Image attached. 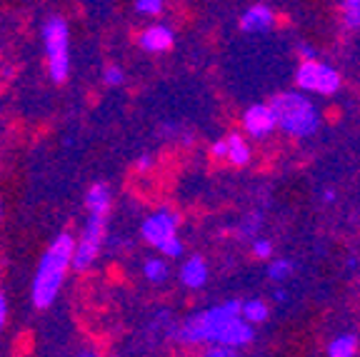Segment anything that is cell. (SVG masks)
<instances>
[{
    "mask_svg": "<svg viewBox=\"0 0 360 357\" xmlns=\"http://www.w3.org/2000/svg\"><path fill=\"white\" fill-rule=\"evenodd\" d=\"M75 357H96L93 352H80V355H75Z\"/></svg>",
    "mask_w": 360,
    "mask_h": 357,
    "instance_id": "cell-32",
    "label": "cell"
},
{
    "mask_svg": "<svg viewBox=\"0 0 360 357\" xmlns=\"http://www.w3.org/2000/svg\"><path fill=\"white\" fill-rule=\"evenodd\" d=\"M253 337H255L253 325H248L243 318H233L231 323L223 327V332H220V337H218V342H215V345L238 350V347L250 345V342H253Z\"/></svg>",
    "mask_w": 360,
    "mask_h": 357,
    "instance_id": "cell-10",
    "label": "cell"
},
{
    "mask_svg": "<svg viewBox=\"0 0 360 357\" xmlns=\"http://www.w3.org/2000/svg\"><path fill=\"white\" fill-rule=\"evenodd\" d=\"M202 357H238V350H231V347L223 345H210Z\"/></svg>",
    "mask_w": 360,
    "mask_h": 357,
    "instance_id": "cell-25",
    "label": "cell"
},
{
    "mask_svg": "<svg viewBox=\"0 0 360 357\" xmlns=\"http://www.w3.org/2000/svg\"><path fill=\"white\" fill-rule=\"evenodd\" d=\"M225 145H228V157L225 160L236 165V168H243L250 162V145H248V140L243 138L240 133H231L225 138Z\"/></svg>",
    "mask_w": 360,
    "mask_h": 357,
    "instance_id": "cell-13",
    "label": "cell"
},
{
    "mask_svg": "<svg viewBox=\"0 0 360 357\" xmlns=\"http://www.w3.org/2000/svg\"><path fill=\"white\" fill-rule=\"evenodd\" d=\"M163 8V0H138L135 3V11L143 13V15H160Z\"/></svg>",
    "mask_w": 360,
    "mask_h": 357,
    "instance_id": "cell-20",
    "label": "cell"
},
{
    "mask_svg": "<svg viewBox=\"0 0 360 357\" xmlns=\"http://www.w3.org/2000/svg\"><path fill=\"white\" fill-rule=\"evenodd\" d=\"M73 250L75 240L68 233H60L56 240L51 242V247L43 252L33 278V305L45 310L56 302L58 292L63 287L65 273L73 263Z\"/></svg>",
    "mask_w": 360,
    "mask_h": 357,
    "instance_id": "cell-1",
    "label": "cell"
},
{
    "mask_svg": "<svg viewBox=\"0 0 360 357\" xmlns=\"http://www.w3.org/2000/svg\"><path fill=\"white\" fill-rule=\"evenodd\" d=\"M253 255L258 257V260H270V257H273V242L265 240V238L255 240L253 242Z\"/></svg>",
    "mask_w": 360,
    "mask_h": 357,
    "instance_id": "cell-24",
    "label": "cell"
},
{
    "mask_svg": "<svg viewBox=\"0 0 360 357\" xmlns=\"http://www.w3.org/2000/svg\"><path fill=\"white\" fill-rule=\"evenodd\" d=\"M292 275V263L285 257H273L268 263V278L276 280V283H285Z\"/></svg>",
    "mask_w": 360,
    "mask_h": 357,
    "instance_id": "cell-18",
    "label": "cell"
},
{
    "mask_svg": "<svg viewBox=\"0 0 360 357\" xmlns=\"http://www.w3.org/2000/svg\"><path fill=\"white\" fill-rule=\"evenodd\" d=\"M240 318L245 320L248 325H258L265 323L270 318V307L265 300L260 297H250V300H243L240 302Z\"/></svg>",
    "mask_w": 360,
    "mask_h": 357,
    "instance_id": "cell-15",
    "label": "cell"
},
{
    "mask_svg": "<svg viewBox=\"0 0 360 357\" xmlns=\"http://www.w3.org/2000/svg\"><path fill=\"white\" fill-rule=\"evenodd\" d=\"M273 25H276V13L268 3H255L245 8V13L240 15L243 33H265V30H273Z\"/></svg>",
    "mask_w": 360,
    "mask_h": 357,
    "instance_id": "cell-9",
    "label": "cell"
},
{
    "mask_svg": "<svg viewBox=\"0 0 360 357\" xmlns=\"http://www.w3.org/2000/svg\"><path fill=\"white\" fill-rule=\"evenodd\" d=\"M85 205H88L90 215L105 218L108 207H110V188H108L105 183H96L88 190V195H85Z\"/></svg>",
    "mask_w": 360,
    "mask_h": 357,
    "instance_id": "cell-14",
    "label": "cell"
},
{
    "mask_svg": "<svg viewBox=\"0 0 360 357\" xmlns=\"http://www.w3.org/2000/svg\"><path fill=\"white\" fill-rule=\"evenodd\" d=\"M258 230H260V212H250V215H245V220H243V225H240L243 238L258 235Z\"/></svg>",
    "mask_w": 360,
    "mask_h": 357,
    "instance_id": "cell-22",
    "label": "cell"
},
{
    "mask_svg": "<svg viewBox=\"0 0 360 357\" xmlns=\"http://www.w3.org/2000/svg\"><path fill=\"white\" fill-rule=\"evenodd\" d=\"M358 355V335L343 332L328 342V357H355Z\"/></svg>",
    "mask_w": 360,
    "mask_h": 357,
    "instance_id": "cell-16",
    "label": "cell"
},
{
    "mask_svg": "<svg viewBox=\"0 0 360 357\" xmlns=\"http://www.w3.org/2000/svg\"><path fill=\"white\" fill-rule=\"evenodd\" d=\"M43 43L48 53V70L56 83H63L70 73V38H68V22L53 15L43 25Z\"/></svg>",
    "mask_w": 360,
    "mask_h": 357,
    "instance_id": "cell-4",
    "label": "cell"
},
{
    "mask_svg": "<svg viewBox=\"0 0 360 357\" xmlns=\"http://www.w3.org/2000/svg\"><path fill=\"white\" fill-rule=\"evenodd\" d=\"M340 15L350 30H360V0H345L340 3Z\"/></svg>",
    "mask_w": 360,
    "mask_h": 357,
    "instance_id": "cell-19",
    "label": "cell"
},
{
    "mask_svg": "<svg viewBox=\"0 0 360 357\" xmlns=\"http://www.w3.org/2000/svg\"><path fill=\"white\" fill-rule=\"evenodd\" d=\"M273 295H276V300H278V302H283V300L288 297V295H285V290H281V287H278V290L273 292Z\"/></svg>",
    "mask_w": 360,
    "mask_h": 357,
    "instance_id": "cell-31",
    "label": "cell"
},
{
    "mask_svg": "<svg viewBox=\"0 0 360 357\" xmlns=\"http://www.w3.org/2000/svg\"><path fill=\"white\" fill-rule=\"evenodd\" d=\"M233 318H240V300H228L218 307H210V310H202V313L193 315L191 320H186V323L175 330V337L180 342H188V345H200V342L215 345L223 327Z\"/></svg>",
    "mask_w": 360,
    "mask_h": 357,
    "instance_id": "cell-3",
    "label": "cell"
},
{
    "mask_svg": "<svg viewBox=\"0 0 360 357\" xmlns=\"http://www.w3.org/2000/svg\"><path fill=\"white\" fill-rule=\"evenodd\" d=\"M298 56H300V60H303V63H310V60H315L318 51H315L310 43H298Z\"/></svg>",
    "mask_w": 360,
    "mask_h": 357,
    "instance_id": "cell-26",
    "label": "cell"
},
{
    "mask_svg": "<svg viewBox=\"0 0 360 357\" xmlns=\"http://www.w3.org/2000/svg\"><path fill=\"white\" fill-rule=\"evenodd\" d=\"M6 320H8V302H6V295L0 292V330L6 327Z\"/></svg>",
    "mask_w": 360,
    "mask_h": 357,
    "instance_id": "cell-28",
    "label": "cell"
},
{
    "mask_svg": "<svg viewBox=\"0 0 360 357\" xmlns=\"http://www.w3.org/2000/svg\"><path fill=\"white\" fill-rule=\"evenodd\" d=\"M148 168H150V157L143 155L141 160H138V170H148Z\"/></svg>",
    "mask_w": 360,
    "mask_h": 357,
    "instance_id": "cell-29",
    "label": "cell"
},
{
    "mask_svg": "<svg viewBox=\"0 0 360 357\" xmlns=\"http://www.w3.org/2000/svg\"><path fill=\"white\" fill-rule=\"evenodd\" d=\"M141 235L143 240L150 242L153 247H160L168 238L178 235V215L173 210H168V207H160L148 220H143Z\"/></svg>",
    "mask_w": 360,
    "mask_h": 357,
    "instance_id": "cell-7",
    "label": "cell"
},
{
    "mask_svg": "<svg viewBox=\"0 0 360 357\" xmlns=\"http://www.w3.org/2000/svg\"><path fill=\"white\" fill-rule=\"evenodd\" d=\"M0 215H3V205H0Z\"/></svg>",
    "mask_w": 360,
    "mask_h": 357,
    "instance_id": "cell-33",
    "label": "cell"
},
{
    "mask_svg": "<svg viewBox=\"0 0 360 357\" xmlns=\"http://www.w3.org/2000/svg\"><path fill=\"white\" fill-rule=\"evenodd\" d=\"M103 235H105V218L101 215H90L88 223L83 228V235H80V242H75V250H73V263L70 268L83 273L93 265V260L98 257L103 245Z\"/></svg>",
    "mask_w": 360,
    "mask_h": 357,
    "instance_id": "cell-6",
    "label": "cell"
},
{
    "mask_svg": "<svg viewBox=\"0 0 360 357\" xmlns=\"http://www.w3.org/2000/svg\"><path fill=\"white\" fill-rule=\"evenodd\" d=\"M268 108L276 115L278 130H283L290 138H308L321 128V110L308 95L298 90H285L270 98Z\"/></svg>",
    "mask_w": 360,
    "mask_h": 357,
    "instance_id": "cell-2",
    "label": "cell"
},
{
    "mask_svg": "<svg viewBox=\"0 0 360 357\" xmlns=\"http://www.w3.org/2000/svg\"><path fill=\"white\" fill-rule=\"evenodd\" d=\"M295 85H298V93H321V95H335L343 85V78L335 67L328 65V63H300L298 70H295Z\"/></svg>",
    "mask_w": 360,
    "mask_h": 357,
    "instance_id": "cell-5",
    "label": "cell"
},
{
    "mask_svg": "<svg viewBox=\"0 0 360 357\" xmlns=\"http://www.w3.org/2000/svg\"><path fill=\"white\" fill-rule=\"evenodd\" d=\"M180 283L191 287V290H200L202 285L208 283V263L200 255L188 257L183 268H180Z\"/></svg>",
    "mask_w": 360,
    "mask_h": 357,
    "instance_id": "cell-12",
    "label": "cell"
},
{
    "mask_svg": "<svg viewBox=\"0 0 360 357\" xmlns=\"http://www.w3.org/2000/svg\"><path fill=\"white\" fill-rule=\"evenodd\" d=\"M175 33L168 28V25H150L141 33L138 38V45H141L146 53H165L173 48Z\"/></svg>",
    "mask_w": 360,
    "mask_h": 357,
    "instance_id": "cell-11",
    "label": "cell"
},
{
    "mask_svg": "<svg viewBox=\"0 0 360 357\" xmlns=\"http://www.w3.org/2000/svg\"><path fill=\"white\" fill-rule=\"evenodd\" d=\"M158 250L163 252V255H168V257H180V255H183V242H180L178 235H173V238H168V240L158 247Z\"/></svg>",
    "mask_w": 360,
    "mask_h": 357,
    "instance_id": "cell-23",
    "label": "cell"
},
{
    "mask_svg": "<svg viewBox=\"0 0 360 357\" xmlns=\"http://www.w3.org/2000/svg\"><path fill=\"white\" fill-rule=\"evenodd\" d=\"M210 155H213L215 160H225V157H228V145H225V138L215 140L213 148H210Z\"/></svg>",
    "mask_w": 360,
    "mask_h": 357,
    "instance_id": "cell-27",
    "label": "cell"
},
{
    "mask_svg": "<svg viewBox=\"0 0 360 357\" xmlns=\"http://www.w3.org/2000/svg\"><path fill=\"white\" fill-rule=\"evenodd\" d=\"M103 83L110 85V88H118V85H123V83H125V73L120 70L118 65L105 67V70H103Z\"/></svg>",
    "mask_w": 360,
    "mask_h": 357,
    "instance_id": "cell-21",
    "label": "cell"
},
{
    "mask_svg": "<svg viewBox=\"0 0 360 357\" xmlns=\"http://www.w3.org/2000/svg\"><path fill=\"white\" fill-rule=\"evenodd\" d=\"M323 200H326V202H335V190L328 188L326 193H323Z\"/></svg>",
    "mask_w": 360,
    "mask_h": 357,
    "instance_id": "cell-30",
    "label": "cell"
},
{
    "mask_svg": "<svg viewBox=\"0 0 360 357\" xmlns=\"http://www.w3.org/2000/svg\"><path fill=\"white\" fill-rule=\"evenodd\" d=\"M170 268L165 260H160V257H150V260H146L143 263V275H146V280H150V283H163L165 278H168Z\"/></svg>",
    "mask_w": 360,
    "mask_h": 357,
    "instance_id": "cell-17",
    "label": "cell"
},
{
    "mask_svg": "<svg viewBox=\"0 0 360 357\" xmlns=\"http://www.w3.org/2000/svg\"><path fill=\"white\" fill-rule=\"evenodd\" d=\"M243 128L250 138L263 140L268 135H273V130H278L276 125V115L268 108V103H255L243 112Z\"/></svg>",
    "mask_w": 360,
    "mask_h": 357,
    "instance_id": "cell-8",
    "label": "cell"
}]
</instances>
